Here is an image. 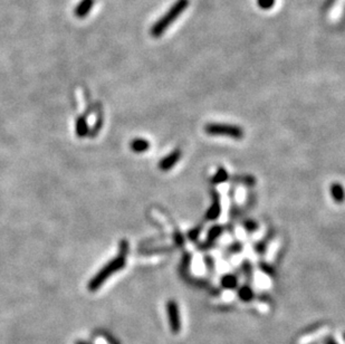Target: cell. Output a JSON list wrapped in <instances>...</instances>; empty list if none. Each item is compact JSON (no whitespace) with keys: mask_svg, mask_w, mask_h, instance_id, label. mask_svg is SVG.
<instances>
[{"mask_svg":"<svg viewBox=\"0 0 345 344\" xmlns=\"http://www.w3.org/2000/svg\"><path fill=\"white\" fill-rule=\"evenodd\" d=\"M126 253H128V244H126V242H121L120 255L115 257L114 259L108 261L107 264L102 267V268L98 270V273L93 276L92 279L89 280L88 289L90 292L97 291V289L106 282L108 277H111L113 274H115L116 271L123 268L125 266Z\"/></svg>","mask_w":345,"mask_h":344,"instance_id":"1","label":"cell"},{"mask_svg":"<svg viewBox=\"0 0 345 344\" xmlns=\"http://www.w3.org/2000/svg\"><path fill=\"white\" fill-rule=\"evenodd\" d=\"M190 4V0H175L173 4L168 9V11L162 17L154 22L150 30L154 38H159L166 33L168 28L187 10Z\"/></svg>","mask_w":345,"mask_h":344,"instance_id":"2","label":"cell"},{"mask_svg":"<svg viewBox=\"0 0 345 344\" xmlns=\"http://www.w3.org/2000/svg\"><path fill=\"white\" fill-rule=\"evenodd\" d=\"M205 131L211 135H226L237 140L244 137V131L239 126L226 123H209L205 126Z\"/></svg>","mask_w":345,"mask_h":344,"instance_id":"3","label":"cell"},{"mask_svg":"<svg viewBox=\"0 0 345 344\" xmlns=\"http://www.w3.org/2000/svg\"><path fill=\"white\" fill-rule=\"evenodd\" d=\"M167 314L169 320V327L171 332L178 334L181 331V316L178 303L173 300H170L167 303Z\"/></svg>","mask_w":345,"mask_h":344,"instance_id":"4","label":"cell"},{"mask_svg":"<svg viewBox=\"0 0 345 344\" xmlns=\"http://www.w3.org/2000/svg\"><path fill=\"white\" fill-rule=\"evenodd\" d=\"M180 157H181V152L179 150H174L173 152H171L169 156L163 158L159 167H160V169L163 171L170 170L171 168H173V167L176 165V162L180 160Z\"/></svg>","mask_w":345,"mask_h":344,"instance_id":"5","label":"cell"},{"mask_svg":"<svg viewBox=\"0 0 345 344\" xmlns=\"http://www.w3.org/2000/svg\"><path fill=\"white\" fill-rule=\"evenodd\" d=\"M94 2L95 0H81V2L74 9V15L79 18H85L92 10Z\"/></svg>","mask_w":345,"mask_h":344,"instance_id":"6","label":"cell"},{"mask_svg":"<svg viewBox=\"0 0 345 344\" xmlns=\"http://www.w3.org/2000/svg\"><path fill=\"white\" fill-rule=\"evenodd\" d=\"M238 297L240 301H243L245 303L251 302L254 300V297H255V294H254L253 288L249 286V285H243V286H240L238 288Z\"/></svg>","mask_w":345,"mask_h":344,"instance_id":"7","label":"cell"},{"mask_svg":"<svg viewBox=\"0 0 345 344\" xmlns=\"http://www.w3.org/2000/svg\"><path fill=\"white\" fill-rule=\"evenodd\" d=\"M220 284L221 286L226 289H235L238 286V278L233 274H227L222 276Z\"/></svg>","mask_w":345,"mask_h":344,"instance_id":"8","label":"cell"},{"mask_svg":"<svg viewBox=\"0 0 345 344\" xmlns=\"http://www.w3.org/2000/svg\"><path fill=\"white\" fill-rule=\"evenodd\" d=\"M150 148V142L145 139H134L131 142V149L137 153L145 152Z\"/></svg>","mask_w":345,"mask_h":344,"instance_id":"9","label":"cell"},{"mask_svg":"<svg viewBox=\"0 0 345 344\" xmlns=\"http://www.w3.org/2000/svg\"><path fill=\"white\" fill-rule=\"evenodd\" d=\"M331 193H332V197L335 201L338 202L343 201V197H344L343 187L340 183L332 184V187H331Z\"/></svg>","mask_w":345,"mask_h":344,"instance_id":"10","label":"cell"},{"mask_svg":"<svg viewBox=\"0 0 345 344\" xmlns=\"http://www.w3.org/2000/svg\"><path fill=\"white\" fill-rule=\"evenodd\" d=\"M219 214H220V205H219V202H218V200H215V202H213L211 205L210 209H209L207 212V218L211 219V220L216 219V218H218Z\"/></svg>","mask_w":345,"mask_h":344,"instance_id":"11","label":"cell"},{"mask_svg":"<svg viewBox=\"0 0 345 344\" xmlns=\"http://www.w3.org/2000/svg\"><path fill=\"white\" fill-rule=\"evenodd\" d=\"M228 179V173H227V171L225 169H219L217 171V173L213 176V183H220V182H225V181Z\"/></svg>","mask_w":345,"mask_h":344,"instance_id":"12","label":"cell"},{"mask_svg":"<svg viewBox=\"0 0 345 344\" xmlns=\"http://www.w3.org/2000/svg\"><path fill=\"white\" fill-rule=\"evenodd\" d=\"M276 3V0H257V4L260 9L264 10H269L273 8Z\"/></svg>","mask_w":345,"mask_h":344,"instance_id":"13","label":"cell"},{"mask_svg":"<svg viewBox=\"0 0 345 344\" xmlns=\"http://www.w3.org/2000/svg\"><path fill=\"white\" fill-rule=\"evenodd\" d=\"M221 234V228L219 227V226H215V227H212L210 229V232H209V235H208V241H215V239L219 236V235Z\"/></svg>","mask_w":345,"mask_h":344,"instance_id":"14","label":"cell"},{"mask_svg":"<svg viewBox=\"0 0 345 344\" xmlns=\"http://www.w3.org/2000/svg\"><path fill=\"white\" fill-rule=\"evenodd\" d=\"M76 126H79L77 132H79L80 135H84L86 133V131H87V129H86V122L83 119L79 121V123L76 124Z\"/></svg>","mask_w":345,"mask_h":344,"instance_id":"15","label":"cell"},{"mask_svg":"<svg viewBox=\"0 0 345 344\" xmlns=\"http://www.w3.org/2000/svg\"><path fill=\"white\" fill-rule=\"evenodd\" d=\"M335 2V0H325V3H324V10H326V9H330L331 7L333 6Z\"/></svg>","mask_w":345,"mask_h":344,"instance_id":"16","label":"cell"},{"mask_svg":"<svg viewBox=\"0 0 345 344\" xmlns=\"http://www.w3.org/2000/svg\"><path fill=\"white\" fill-rule=\"evenodd\" d=\"M256 227H257V224L253 223V221H248V223H246V228L248 230H254Z\"/></svg>","mask_w":345,"mask_h":344,"instance_id":"17","label":"cell"},{"mask_svg":"<svg viewBox=\"0 0 345 344\" xmlns=\"http://www.w3.org/2000/svg\"><path fill=\"white\" fill-rule=\"evenodd\" d=\"M324 344H339L337 341H335L334 340V339L333 338H326L325 339V342H324Z\"/></svg>","mask_w":345,"mask_h":344,"instance_id":"18","label":"cell"},{"mask_svg":"<svg viewBox=\"0 0 345 344\" xmlns=\"http://www.w3.org/2000/svg\"><path fill=\"white\" fill-rule=\"evenodd\" d=\"M75 344H89L87 342H85V341H76Z\"/></svg>","mask_w":345,"mask_h":344,"instance_id":"19","label":"cell"}]
</instances>
